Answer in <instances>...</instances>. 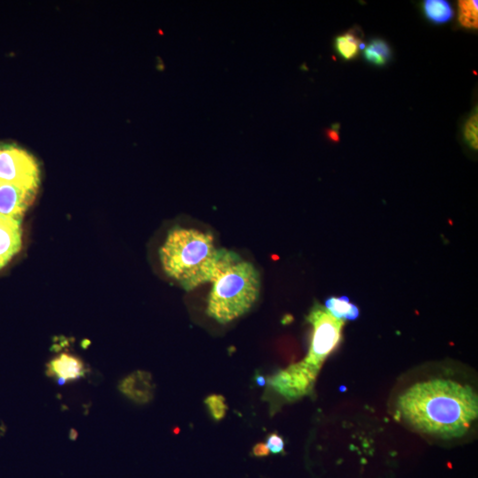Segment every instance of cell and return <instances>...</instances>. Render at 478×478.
I'll return each instance as SVG.
<instances>
[{
  "mask_svg": "<svg viewBox=\"0 0 478 478\" xmlns=\"http://www.w3.org/2000/svg\"><path fill=\"white\" fill-rule=\"evenodd\" d=\"M316 378L302 363L298 362L271 376L268 384L286 400H295L311 394Z\"/></svg>",
  "mask_w": 478,
  "mask_h": 478,
  "instance_id": "6",
  "label": "cell"
},
{
  "mask_svg": "<svg viewBox=\"0 0 478 478\" xmlns=\"http://www.w3.org/2000/svg\"><path fill=\"white\" fill-rule=\"evenodd\" d=\"M88 366L76 355L62 352L47 363L46 376L58 384L78 381L88 373Z\"/></svg>",
  "mask_w": 478,
  "mask_h": 478,
  "instance_id": "7",
  "label": "cell"
},
{
  "mask_svg": "<svg viewBox=\"0 0 478 478\" xmlns=\"http://www.w3.org/2000/svg\"><path fill=\"white\" fill-rule=\"evenodd\" d=\"M252 454L257 458H262L270 454V450L266 446V444L258 443L254 446L252 450Z\"/></svg>",
  "mask_w": 478,
  "mask_h": 478,
  "instance_id": "19",
  "label": "cell"
},
{
  "mask_svg": "<svg viewBox=\"0 0 478 478\" xmlns=\"http://www.w3.org/2000/svg\"><path fill=\"white\" fill-rule=\"evenodd\" d=\"M204 405L208 408L210 416L216 422L222 420L227 414L228 406L225 398L222 395H209L204 400Z\"/></svg>",
  "mask_w": 478,
  "mask_h": 478,
  "instance_id": "16",
  "label": "cell"
},
{
  "mask_svg": "<svg viewBox=\"0 0 478 478\" xmlns=\"http://www.w3.org/2000/svg\"><path fill=\"white\" fill-rule=\"evenodd\" d=\"M459 22L460 25L466 28H478V9L476 0L459 1Z\"/></svg>",
  "mask_w": 478,
  "mask_h": 478,
  "instance_id": "15",
  "label": "cell"
},
{
  "mask_svg": "<svg viewBox=\"0 0 478 478\" xmlns=\"http://www.w3.org/2000/svg\"><path fill=\"white\" fill-rule=\"evenodd\" d=\"M390 48L389 44L382 39L372 40L364 49V57L366 62L374 66H382L386 65L390 60Z\"/></svg>",
  "mask_w": 478,
  "mask_h": 478,
  "instance_id": "14",
  "label": "cell"
},
{
  "mask_svg": "<svg viewBox=\"0 0 478 478\" xmlns=\"http://www.w3.org/2000/svg\"><path fill=\"white\" fill-rule=\"evenodd\" d=\"M36 194L38 192L30 190L0 184V214L22 220Z\"/></svg>",
  "mask_w": 478,
  "mask_h": 478,
  "instance_id": "10",
  "label": "cell"
},
{
  "mask_svg": "<svg viewBox=\"0 0 478 478\" xmlns=\"http://www.w3.org/2000/svg\"><path fill=\"white\" fill-rule=\"evenodd\" d=\"M212 282L206 312L219 324L246 314L260 295V280L255 266L227 249L218 250Z\"/></svg>",
  "mask_w": 478,
  "mask_h": 478,
  "instance_id": "2",
  "label": "cell"
},
{
  "mask_svg": "<svg viewBox=\"0 0 478 478\" xmlns=\"http://www.w3.org/2000/svg\"><path fill=\"white\" fill-rule=\"evenodd\" d=\"M120 392L130 400L139 405H146L154 400L155 384L149 372L136 370L119 382Z\"/></svg>",
  "mask_w": 478,
  "mask_h": 478,
  "instance_id": "9",
  "label": "cell"
},
{
  "mask_svg": "<svg viewBox=\"0 0 478 478\" xmlns=\"http://www.w3.org/2000/svg\"><path fill=\"white\" fill-rule=\"evenodd\" d=\"M478 109L476 108V111L472 112L470 117L466 120L463 130L466 144L474 150H478Z\"/></svg>",
  "mask_w": 478,
  "mask_h": 478,
  "instance_id": "17",
  "label": "cell"
},
{
  "mask_svg": "<svg viewBox=\"0 0 478 478\" xmlns=\"http://www.w3.org/2000/svg\"><path fill=\"white\" fill-rule=\"evenodd\" d=\"M254 382H256L257 386H260V387H263L266 384V379L263 376L262 374H258L256 373L254 376Z\"/></svg>",
  "mask_w": 478,
  "mask_h": 478,
  "instance_id": "21",
  "label": "cell"
},
{
  "mask_svg": "<svg viewBox=\"0 0 478 478\" xmlns=\"http://www.w3.org/2000/svg\"><path fill=\"white\" fill-rule=\"evenodd\" d=\"M363 46L364 44L360 32L355 30V28L338 36L335 40L336 50L341 58L346 60L356 58Z\"/></svg>",
  "mask_w": 478,
  "mask_h": 478,
  "instance_id": "11",
  "label": "cell"
},
{
  "mask_svg": "<svg viewBox=\"0 0 478 478\" xmlns=\"http://www.w3.org/2000/svg\"><path fill=\"white\" fill-rule=\"evenodd\" d=\"M424 9L425 16L433 24H446L454 17L451 4L444 0H426Z\"/></svg>",
  "mask_w": 478,
  "mask_h": 478,
  "instance_id": "13",
  "label": "cell"
},
{
  "mask_svg": "<svg viewBox=\"0 0 478 478\" xmlns=\"http://www.w3.org/2000/svg\"><path fill=\"white\" fill-rule=\"evenodd\" d=\"M0 184L38 192L40 170L36 160L16 146H0Z\"/></svg>",
  "mask_w": 478,
  "mask_h": 478,
  "instance_id": "5",
  "label": "cell"
},
{
  "mask_svg": "<svg viewBox=\"0 0 478 478\" xmlns=\"http://www.w3.org/2000/svg\"><path fill=\"white\" fill-rule=\"evenodd\" d=\"M217 254L212 236L182 228L170 230L160 250L165 273L187 292L212 282Z\"/></svg>",
  "mask_w": 478,
  "mask_h": 478,
  "instance_id": "3",
  "label": "cell"
},
{
  "mask_svg": "<svg viewBox=\"0 0 478 478\" xmlns=\"http://www.w3.org/2000/svg\"><path fill=\"white\" fill-rule=\"evenodd\" d=\"M306 319L312 326V341L308 354L300 362L317 376L326 358L340 344L344 320L332 316L320 304L312 306Z\"/></svg>",
  "mask_w": 478,
  "mask_h": 478,
  "instance_id": "4",
  "label": "cell"
},
{
  "mask_svg": "<svg viewBox=\"0 0 478 478\" xmlns=\"http://www.w3.org/2000/svg\"><path fill=\"white\" fill-rule=\"evenodd\" d=\"M22 246V220L0 214V270L19 254Z\"/></svg>",
  "mask_w": 478,
  "mask_h": 478,
  "instance_id": "8",
  "label": "cell"
},
{
  "mask_svg": "<svg viewBox=\"0 0 478 478\" xmlns=\"http://www.w3.org/2000/svg\"><path fill=\"white\" fill-rule=\"evenodd\" d=\"M398 412L418 432L441 438L465 435L478 416V397L470 386L446 379L418 382L401 394Z\"/></svg>",
  "mask_w": 478,
  "mask_h": 478,
  "instance_id": "1",
  "label": "cell"
},
{
  "mask_svg": "<svg viewBox=\"0 0 478 478\" xmlns=\"http://www.w3.org/2000/svg\"><path fill=\"white\" fill-rule=\"evenodd\" d=\"M266 446L273 454H280L284 452V441L278 433H271L266 438Z\"/></svg>",
  "mask_w": 478,
  "mask_h": 478,
  "instance_id": "18",
  "label": "cell"
},
{
  "mask_svg": "<svg viewBox=\"0 0 478 478\" xmlns=\"http://www.w3.org/2000/svg\"><path fill=\"white\" fill-rule=\"evenodd\" d=\"M325 308L332 316L340 320H354L360 316L358 306L352 303L346 296L328 298L325 301Z\"/></svg>",
  "mask_w": 478,
  "mask_h": 478,
  "instance_id": "12",
  "label": "cell"
},
{
  "mask_svg": "<svg viewBox=\"0 0 478 478\" xmlns=\"http://www.w3.org/2000/svg\"><path fill=\"white\" fill-rule=\"evenodd\" d=\"M338 128H340V125H338V124H335V125L332 126V130H328L327 132H326L328 138L330 139L332 141H334V142H338V141H340Z\"/></svg>",
  "mask_w": 478,
  "mask_h": 478,
  "instance_id": "20",
  "label": "cell"
}]
</instances>
